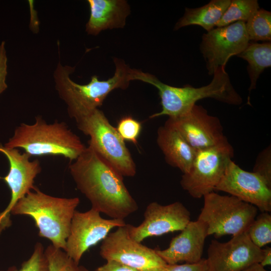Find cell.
<instances>
[{
    "instance_id": "13",
    "label": "cell",
    "mask_w": 271,
    "mask_h": 271,
    "mask_svg": "<svg viewBox=\"0 0 271 271\" xmlns=\"http://www.w3.org/2000/svg\"><path fill=\"white\" fill-rule=\"evenodd\" d=\"M263 255V249L251 241L246 231L225 242L212 240L206 258L208 271H241L259 263Z\"/></svg>"
},
{
    "instance_id": "26",
    "label": "cell",
    "mask_w": 271,
    "mask_h": 271,
    "mask_svg": "<svg viewBox=\"0 0 271 271\" xmlns=\"http://www.w3.org/2000/svg\"><path fill=\"white\" fill-rule=\"evenodd\" d=\"M6 271H50L43 244L40 242L35 244L32 254L20 268L12 266Z\"/></svg>"
},
{
    "instance_id": "5",
    "label": "cell",
    "mask_w": 271,
    "mask_h": 271,
    "mask_svg": "<svg viewBox=\"0 0 271 271\" xmlns=\"http://www.w3.org/2000/svg\"><path fill=\"white\" fill-rule=\"evenodd\" d=\"M79 203L78 197H54L36 187L18 201L11 213L32 217L39 236L47 238L54 247L64 250L72 219Z\"/></svg>"
},
{
    "instance_id": "2",
    "label": "cell",
    "mask_w": 271,
    "mask_h": 271,
    "mask_svg": "<svg viewBox=\"0 0 271 271\" xmlns=\"http://www.w3.org/2000/svg\"><path fill=\"white\" fill-rule=\"evenodd\" d=\"M213 79L207 85L194 87L190 85L182 87L171 86L161 81L157 77L138 70L134 79L150 84L158 90L162 110L150 118L167 115L176 117L188 113L199 100L210 98L221 102L238 105L242 98L233 86L225 68H219L213 74Z\"/></svg>"
},
{
    "instance_id": "3",
    "label": "cell",
    "mask_w": 271,
    "mask_h": 271,
    "mask_svg": "<svg viewBox=\"0 0 271 271\" xmlns=\"http://www.w3.org/2000/svg\"><path fill=\"white\" fill-rule=\"evenodd\" d=\"M33 124L21 123L4 145L23 149L32 156H62L70 162L76 160L86 147L64 122L47 123L37 116Z\"/></svg>"
},
{
    "instance_id": "19",
    "label": "cell",
    "mask_w": 271,
    "mask_h": 271,
    "mask_svg": "<svg viewBox=\"0 0 271 271\" xmlns=\"http://www.w3.org/2000/svg\"><path fill=\"white\" fill-rule=\"evenodd\" d=\"M157 143L167 164L183 174L189 171L196 151L178 131L165 123L158 129Z\"/></svg>"
},
{
    "instance_id": "18",
    "label": "cell",
    "mask_w": 271,
    "mask_h": 271,
    "mask_svg": "<svg viewBox=\"0 0 271 271\" xmlns=\"http://www.w3.org/2000/svg\"><path fill=\"white\" fill-rule=\"evenodd\" d=\"M90 17L86 25L88 34L97 35L107 29L123 28L129 14V7L123 0H88Z\"/></svg>"
},
{
    "instance_id": "14",
    "label": "cell",
    "mask_w": 271,
    "mask_h": 271,
    "mask_svg": "<svg viewBox=\"0 0 271 271\" xmlns=\"http://www.w3.org/2000/svg\"><path fill=\"white\" fill-rule=\"evenodd\" d=\"M165 123L178 131L196 151L228 140L219 119L210 115L205 108L197 104L185 114L169 117Z\"/></svg>"
},
{
    "instance_id": "29",
    "label": "cell",
    "mask_w": 271,
    "mask_h": 271,
    "mask_svg": "<svg viewBox=\"0 0 271 271\" xmlns=\"http://www.w3.org/2000/svg\"><path fill=\"white\" fill-rule=\"evenodd\" d=\"M161 271H208L206 258L195 263L182 264H166Z\"/></svg>"
},
{
    "instance_id": "23",
    "label": "cell",
    "mask_w": 271,
    "mask_h": 271,
    "mask_svg": "<svg viewBox=\"0 0 271 271\" xmlns=\"http://www.w3.org/2000/svg\"><path fill=\"white\" fill-rule=\"evenodd\" d=\"M258 9L257 0H231L230 4L216 26L222 27L238 21L246 22Z\"/></svg>"
},
{
    "instance_id": "1",
    "label": "cell",
    "mask_w": 271,
    "mask_h": 271,
    "mask_svg": "<svg viewBox=\"0 0 271 271\" xmlns=\"http://www.w3.org/2000/svg\"><path fill=\"white\" fill-rule=\"evenodd\" d=\"M69 170L77 188L100 213L124 220L138 209L123 177L91 147H86Z\"/></svg>"
},
{
    "instance_id": "27",
    "label": "cell",
    "mask_w": 271,
    "mask_h": 271,
    "mask_svg": "<svg viewBox=\"0 0 271 271\" xmlns=\"http://www.w3.org/2000/svg\"><path fill=\"white\" fill-rule=\"evenodd\" d=\"M116 128L124 141H128L137 144L141 131L142 124L132 117L126 116L119 120Z\"/></svg>"
},
{
    "instance_id": "9",
    "label": "cell",
    "mask_w": 271,
    "mask_h": 271,
    "mask_svg": "<svg viewBox=\"0 0 271 271\" xmlns=\"http://www.w3.org/2000/svg\"><path fill=\"white\" fill-rule=\"evenodd\" d=\"M100 255L138 271L160 270L167 264L156 249L143 245L130 235L128 225L117 227L102 240Z\"/></svg>"
},
{
    "instance_id": "10",
    "label": "cell",
    "mask_w": 271,
    "mask_h": 271,
    "mask_svg": "<svg viewBox=\"0 0 271 271\" xmlns=\"http://www.w3.org/2000/svg\"><path fill=\"white\" fill-rule=\"evenodd\" d=\"M125 224L124 220L103 218L99 212L92 208L85 212L76 210L64 251L79 263L89 248L103 240L113 228Z\"/></svg>"
},
{
    "instance_id": "30",
    "label": "cell",
    "mask_w": 271,
    "mask_h": 271,
    "mask_svg": "<svg viewBox=\"0 0 271 271\" xmlns=\"http://www.w3.org/2000/svg\"><path fill=\"white\" fill-rule=\"evenodd\" d=\"M5 45L4 41H3L0 45V94L8 87L6 82L7 74V57Z\"/></svg>"
},
{
    "instance_id": "16",
    "label": "cell",
    "mask_w": 271,
    "mask_h": 271,
    "mask_svg": "<svg viewBox=\"0 0 271 271\" xmlns=\"http://www.w3.org/2000/svg\"><path fill=\"white\" fill-rule=\"evenodd\" d=\"M142 223L137 226L127 224L130 236L141 242L146 238L181 231L190 220V213L180 202L161 205L153 202L147 206Z\"/></svg>"
},
{
    "instance_id": "33",
    "label": "cell",
    "mask_w": 271,
    "mask_h": 271,
    "mask_svg": "<svg viewBox=\"0 0 271 271\" xmlns=\"http://www.w3.org/2000/svg\"><path fill=\"white\" fill-rule=\"evenodd\" d=\"M241 271H268L265 267L261 266L260 263H255Z\"/></svg>"
},
{
    "instance_id": "12",
    "label": "cell",
    "mask_w": 271,
    "mask_h": 271,
    "mask_svg": "<svg viewBox=\"0 0 271 271\" xmlns=\"http://www.w3.org/2000/svg\"><path fill=\"white\" fill-rule=\"evenodd\" d=\"M0 153L7 158L9 163L8 174L0 177L9 186L11 198L6 209L0 213V234L12 224L10 218L11 210L18 201L27 193L34 190L35 179L41 173L40 161H31V156L25 152L21 153L18 149H10L0 144Z\"/></svg>"
},
{
    "instance_id": "25",
    "label": "cell",
    "mask_w": 271,
    "mask_h": 271,
    "mask_svg": "<svg viewBox=\"0 0 271 271\" xmlns=\"http://www.w3.org/2000/svg\"><path fill=\"white\" fill-rule=\"evenodd\" d=\"M50 271H89L76 262L62 249L49 245L45 249Z\"/></svg>"
},
{
    "instance_id": "32",
    "label": "cell",
    "mask_w": 271,
    "mask_h": 271,
    "mask_svg": "<svg viewBox=\"0 0 271 271\" xmlns=\"http://www.w3.org/2000/svg\"><path fill=\"white\" fill-rule=\"evenodd\" d=\"M263 250V255L260 264L263 267L271 264V248L270 247H266Z\"/></svg>"
},
{
    "instance_id": "17",
    "label": "cell",
    "mask_w": 271,
    "mask_h": 271,
    "mask_svg": "<svg viewBox=\"0 0 271 271\" xmlns=\"http://www.w3.org/2000/svg\"><path fill=\"white\" fill-rule=\"evenodd\" d=\"M208 236L206 224L198 219L190 221L180 234L172 239L168 247L156 251L167 264H175L181 261L197 262L202 258Z\"/></svg>"
},
{
    "instance_id": "31",
    "label": "cell",
    "mask_w": 271,
    "mask_h": 271,
    "mask_svg": "<svg viewBox=\"0 0 271 271\" xmlns=\"http://www.w3.org/2000/svg\"><path fill=\"white\" fill-rule=\"evenodd\" d=\"M94 271H138L118 261L106 260V262L98 267Z\"/></svg>"
},
{
    "instance_id": "20",
    "label": "cell",
    "mask_w": 271,
    "mask_h": 271,
    "mask_svg": "<svg viewBox=\"0 0 271 271\" xmlns=\"http://www.w3.org/2000/svg\"><path fill=\"white\" fill-rule=\"evenodd\" d=\"M231 0H211L195 9L186 8L182 17L176 23L174 30L191 25L202 27L207 32L214 28L226 11Z\"/></svg>"
},
{
    "instance_id": "11",
    "label": "cell",
    "mask_w": 271,
    "mask_h": 271,
    "mask_svg": "<svg viewBox=\"0 0 271 271\" xmlns=\"http://www.w3.org/2000/svg\"><path fill=\"white\" fill-rule=\"evenodd\" d=\"M249 42L245 22L242 21L217 27L204 34L200 50L208 74L213 75L219 68H225L229 59L240 53Z\"/></svg>"
},
{
    "instance_id": "24",
    "label": "cell",
    "mask_w": 271,
    "mask_h": 271,
    "mask_svg": "<svg viewBox=\"0 0 271 271\" xmlns=\"http://www.w3.org/2000/svg\"><path fill=\"white\" fill-rule=\"evenodd\" d=\"M251 241L261 248L271 242V215L262 212L250 225L246 230Z\"/></svg>"
},
{
    "instance_id": "15",
    "label": "cell",
    "mask_w": 271,
    "mask_h": 271,
    "mask_svg": "<svg viewBox=\"0 0 271 271\" xmlns=\"http://www.w3.org/2000/svg\"><path fill=\"white\" fill-rule=\"evenodd\" d=\"M215 190L227 193L261 212L271 211V188L256 173L243 170L232 160Z\"/></svg>"
},
{
    "instance_id": "4",
    "label": "cell",
    "mask_w": 271,
    "mask_h": 271,
    "mask_svg": "<svg viewBox=\"0 0 271 271\" xmlns=\"http://www.w3.org/2000/svg\"><path fill=\"white\" fill-rule=\"evenodd\" d=\"M115 70L114 75L107 80H99L96 75L92 76L87 84L74 82L70 75L75 68L63 66L59 61L54 73L55 88L60 97L67 106L70 117L77 116L98 108L110 92L115 89L128 87L131 69L123 60L114 58Z\"/></svg>"
},
{
    "instance_id": "28",
    "label": "cell",
    "mask_w": 271,
    "mask_h": 271,
    "mask_svg": "<svg viewBox=\"0 0 271 271\" xmlns=\"http://www.w3.org/2000/svg\"><path fill=\"white\" fill-rule=\"evenodd\" d=\"M252 172L256 173L271 188V147L268 146L258 155Z\"/></svg>"
},
{
    "instance_id": "34",
    "label": "cell",
    "mask_w": 271,
    "mask_h": 271,
    "mask_svg": "<svg viewBox=\"0 0 271 271\" xmlns=\"http://www.w3.org/2000/svg\"><path fill=\"white\" fill-rule=\"evenodd\" d=\"M161 269L160 270H146V271H161Z\"/></svg>"
},
{
    "instance_id": "22",
    "label": "cell",
    "mask_w": 271,
    "mask_h": 271,
    "mask_svg": "<svg viewBox=\"0 0 271 271\" xmlns=\"http://www.w3.org/2000/svg\"><path fill=\"white\" fill-rule=\"evenodd\" d=\"M249 41L271 42V12L258 9L245 23Z\"/></svg>"
},
{
    "instance_id": "21",
    "label": "cell",
    "mask_w": 271,
    "mask_h": 271,
    "mask_svg": "<svg viewBox=\"0 0 271 271\" xmlns=\"http://www.w3.org/2000/svg\"><path fill=\"white\" fill-rule=\"evenodd\" d=\"M237 56L248 63L247 70L250 81L249 92L256 88L257 80L265 68L271 66V42H249Z\"/></svg>"
},
{
    "instance_id": "7",
    "label": "cell",
    "mask_w": 271,
    "mask_h": 271,
    "mask_svg": "<svg viewBox=\"0 0 271 271\" xmlns=\"http://www.w3.org/2000/svg\"><path fill=\"white\" fill-rule=\"evenodd\" d=\"M203 198V206L197 219L206 224L208 235L220 237L245 232L257 216L256 207L232 195L213 191Z\"/></svg>"
},
{
    "instance_id": "6",
    "label": "cell",
    "mask_w": 271,
    "mask_h": 271,
    "mask_svg": "<svg viewBox=\"0 0 271 271\" xmlns=\"http://www.w3.org/2000/svg\"><path fill=\"white\" fill-rule=\"evenodd\" d=\"M77 128L89 137L88 146L107 161L122 177L136 175V164L124 141L103 112L96 108L74 118Z\"/></svg>"
},
{
    "instance_id": "8",
    "label": "cell",
    "mask_w": 271,
    "mask_h": 271,
    "mask_svg": "<svg viewBox=\"0 0 271 271\" xmlns=\"http://www.w3.org/2000/svg\"><path fill=\"white\" fill-rule=\"evenodd\" d=\"M233 156V148L228 140L196 151L190 169L182 176V188L197 199L214 191Z\"/></svg>"
}]
</instances>
